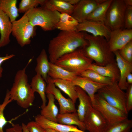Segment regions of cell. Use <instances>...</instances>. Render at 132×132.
Here are the masks:
<instances>
[{"label": "cell", "instance_id": "obj_1", "mask_svg": "<svg viewBox=\"0 0 132 132\" xmlns=\"http://www.w3.org/2000/svg\"><path fill=\"white\" fill-rule=\"evenodd\" d=\"M84 32L61 31L49 42L48 51L50 62L55 63L63 55L88 44Z\"/></svg>", "mask_w": 132, "mask_h": 132}, {"label": "cell", "instance_id": "obj_2", "mask_svg": "<svg viewBox=\"0 0 132 132\" xmlns=\"http://www.w3.org/2000/svg\"><path fill=\"white\" fill-rule=\"evenodd\" d=\"M85 37L88 44L83 49L86 55L95 61V64L103 66L115 61L114 55L104 37L95 36L86 33Z\"/></svg>", "mask_w": 132, "mask_h": 132}, {"label": "cell", "instance_id": "obj_3", "mask_svg": "<svg viewBox=\"0 0 132 132\" xmlns=\"http://www.w3.org/2000/svg\"><path fill=\"white\" fill-rule=\"evenodd\" d=\"M31 60H30L25 67L17 72L12 86L9 90L10 99L16 101L20 106L24 109L32 105L35 98L34 93L28 82L26 72L27 66Z\"/></svg>", "mask_w": 132, "mask_h": 132}, {"label": "cell", "instance_id": "obj_4", "mask_svg": "<svg viewBox=\"0 0 132 132\" xmlns=\"http://www.w3.org/2000/svg\"><path fill=\"white\" fill-rule=\"evenodd\" d=\"M92 61L86 55L83 48H79L63 55L54 64L79 76L89 69Z\"/></svg>", "mask_w": 132, "mask_h": 132}, {"label": "cell", "instance_id": "obj_5", "mask_svg": "<svg viewBox=\"0 0 132 132\" xmlns=\"http://www.w3.org/2000/svg\"><path fill=\"white\" fill-rule=\"evenodd\" d=\"M60 13L51 11L42 7H36L26 12L31 24L34 27L39 26L45 31L56 28Z\"/></svg>", "mask_w": 132, "mask_h": 132}, {"label": "cell", "instance_id": "obj_6", "mask_svg": "<svg viewBox=\"0 0 132 132\" xmlns=\"http://www.w3.org/2000/svg\"><path fill=\"white\" fill-rule=\"evenodd\" d=\"M97 92L109 104L128 115L126 93L120 88L118 82L115 81L111 84L106 85Z\"/></svg>", "mask_w": 132, "mask_h": 132}, {"label": "cell", "instance_id": "obj_7", "mask_svg": "<svg viewBox=\"0 0 132 132\" xmlns=\"http://www.w3.org/2000/svg\"><path fill=\"white\" fill-rule=\"evenodd\" d=\"M26 14L12 23V34L22 47L30 44L36 35V27L30 23Z\"/></svg>", "mask_w": 132, "mask_h": 132}, {"label": "cell", "instance_id": "obj_8", "mask_svg": "<svg viewBox=\"0 0 132 132\" xmlns=\"http://www.w3.org/2000/svg\"><path fill=\"white\" fill-rule=\"evenodd\" d=\"M92 106L101 114L107 124L120 122L128 118V115L111 105L98 94H95Z\"/></svg>", "mask_w": 132, "mask_h": 132}, {"label": "cell", "instance_id": "obj_9", "mask_svg": "<svg viewBox=\"0 0 132 132\" xmlns=\"http://www.w3.org/2000/svg\"><path fill=\"white\" fill-rule=\"evenodd\" d=\"M127 6L124 0H113L107 11L104 22L111 31L124 28Z\"/></svg>", "mask_w": 132, "mask_h": 132}, {"label": "cell", "instance_id": "obj_10", "mask_svg": "<svg viewBox=\"0 0 132 132\" xmlns=\"http://www.w3.org/2000/svg\"><path fill=\"white\" fill-rule=\"evenodd\" d=\"M47 83L46 93L53 95L57 100L59 106V113L76 112L75 103L70 98H66L62 95L60 90L56 87L52 79L48 76Z\"/></svg>", "mask_w": 132, "mask_h": 132}, {"label": "cell", "instance_id": "obj_11", "mask_svg": "<svg viewBox=\"0 0 132 132\" xmlns=\"http://www.w3.org/2000/svg\"><path fill=\"white\" fill-rule=\"evenodd\" d=\"M83 122L86 130L89 132H102L107 124L101 114L92 105L88 107Z\"/></svg>", "mask_w": 132, "mask_h": 132}, {"label": "cell", "instance_id": "obj_12", "mask_svg": "<svg viewBox=\"0 0 132 132\" xmlns=\"http://www.w3.org/2000/svg\"><path fill=\"white\" fill-rule=\"evenodd\" d=\"M111 31L104 23L87 20L79 23L76 30L77 32H88L95 36L103 37L107 41Z\"/></svg>", "mask_w": 132, "mask_h": 132}, {"label": "cell", "instance_id": "obj_13", "mask_svg": "<svg viewBox=\"0 0 132 132\" xmlns=\"http://www.w3.org/2000/svg\"><path fill=\"white\" fill-rule=\"evenodd\" d=\"M132 40V29H120L111 31L108 43L111 51H118Z\"/></svg>", "mask_w": 132, "mask_h": 132}, {"label": "cell", "instance_id": "obj_14", "mask_svg": "<svg viewBox=\"0 0 132 132\" xmlns=\"http://www.w3.org/2000/svg\"><path fill=\"white\" fill-rule=\"evenodd\" d=\"M105 0H80L75 7L71 15L80 23Z\"/></svg>", "mask_w": 132, "mask_h": 132}, {"label": "cell", "instance_id": "obj_15", "mask_svg": "<svg viewBox=\"0 0 132 132\" xmlns=\"http://www.w3.org/2000/svg\"><path fill=\"white\" fill-rule=\"evenodd\" d=\"M116 58V61L120 72V78L118 85L122 90H126L129 84L126 80L127 75L132 71V64L123 59L119 54L118 51L113 52Z\"/></svg>", "mask_w": 132, "mask_h": 132}, {"label": "cell", "instance_id": "obj_16", "mask_svg": "<svg viewBox=\"0 0 132 132\" xmlns=\"http://www.w3.org/2000/svg\"><path fill=\"white\" fill-rule=\"evenodd\" d=\"M35 120L37 123L45 129H52L60 132H86L78 129L77 126L63 124L51 121L40 114L35 116Z\"/></svg>", "mask_w": 132, "mask_h": 132}, {"label": "cell", "instance_id": "obj_17", "mask_svg": "<svg viewBox=\"0 0 132 132\" xmlns=\"http://www.w3.org/2000/svg\"><path fill=\"white\" fill-rule=\"evenodd\" d=\"M71 81L75 86L79 87L86 92L90 98L92 103L94 101L96 93L106 85L94 82L80 76H77Z\"/></svg>", "mask_w": 132, "mask_h": 132}, {"label": "cell", "instance_id": "obj_18", "mask_svg": "<svg viewBox=\"0 0 132 132\" xmlns=\"http://www.w3.org/2000/svg\"><path fill=\"white\" fill-rule=\"evenodd\" d=\"M12 23L7 15L0 9V48L8 45L10 42Z\"/></svg>", "mask_w": 132, "mask_h": 132}, {"label": "cell", "instance_id": "obj_19", "mask_svg": "<svg viewBox=\"0 0 132 132\" xmlns=\"http://www.w3.org/2000/svg\"><path fill=\"white\" fill-rule=\"evenodd\" d=\"M89 69L94 71L103 76L111 78L118 82L119 80L120 72L116 60L103 66H99L92 63Z\"/></svg>", "mask_w": 132, "mask_h": 132}, {"label": "cell", "instance_id": "obj_20", "mask_svg": "<svg viewBox=\"0 0 132 132\" xmlns=\"http://www.w3.org/2000/svg\"><path fill=\"white\" fill-rule=\"evenodd\" d=\"M41 6L51 11H57L60 13H65L71 15L75 5L71 4L64 0H45Z\"/></svg>", "mask_w": 132, "mask_h": 132}, {"label": "cell", "instance_id": "obj_21", "mask_svg": "<svg viewBox=\"0 0 132 132\" xmlns=\"http://www.w3.org/2000/svg\"><path fill=\"white\" fill-rule=\"evenodd\" d=\"M46 83L41 75L36 74L32 78L30 84L33 92H37L40 95L42 100V109L46 105Z\"/></svg>", "mask_w": 132, "mask_h": 132}, {"label": "cell", "instance_id": "obj_22", "mask_svg": "<svg viewBox=\"0 0 132 132\" xmlns=\"http://www.w3.org/2000/svg\"><path fill=\"white\" fill-rule=\"evenodd\" d=\"M76 88L79 101L77 112L79 120L83 122L88 107L92 105V102L90 98L85 91L78 86H76Z\"/></svg>", "mask_w": 132, "mask_h": 132}, {"label": "cell", "instance_id": "obj_23", "mask_svg": "<svg viewBox=\"0 0 132 132\" xmlns=\"http://www.w3.org/2000/svg\"><path fill=\"white\" fill-rule=\"evenodd\" d=\"M36 60L37 64L35 71L36 74L41 75L47 83L48 73L50 69V62L44 49L42 50Z\"/></svg>", "mask_w": 132, "mask_h": 132}, {"label": "cell", "instance_id": "obj_24", "mask_svg": "<svg viewBox=\"0 0 132 132\" xmlns=\"http://www.w3.org/2000/svg\"><path fill=\"white\" fill-rule=\"evenodd\" d=\"M50 69L48 76L52 79H60L72 81L78 76L54 63L50 62Z\"/></svg>", "mask_w": 132, "mask_h": 132}, {"label": "cell", "instance_id": "obj_25", "mask_svg": "<svg viewBox=\"0 0 132 132\" xmlns=\"http://www.w3.org/2000/svg\"><path fill=\"white\" fill-rule=\"evenodd\" d=\"M46 96L48 99V103L42 109L40 114L49 120L57 122V117L59 114V111L55 102V97L50 93L47 94Z\"/></svg>", "mask_w": 132, "mask_h": 132}, {"label": "cell", "instance_id": "obj_26", "mask_svg": "<svg viewBox=\"0 0 132 132\" xmlns=\"http://www.w3.org/2000/svg\"><path fill=\"white\" fill-rule=\"evenodd\" d=\"M79 23L71 15L65 13H60L59 20L56 28L62 31H76L77 27Z\"/></svg>", "mask_w": 132, "mask_h": 132}, {"label": "cell", "instance_id": "obj_27", "mask_svg": "<svg viewBox=\"0 0 132 132\" xmlns=\"http://www.w3.org/2000/svg\"><path fill=\"white\" fill-rule=\"evenodd\" d=\"M57 122L63 124L77 125L79 129L83 131L86 130L84 122L80 120L76 112L63 114L59 113L57 117Z\"/></svg>", "mask_w": 132, "mask_h": 132}, {"label": "cell", "instance_id": "obj_28", "mask_svg": "<svg viewBox=\"0 0 132 132\" xmlns=\"http://www.w3.org/2000/svg\"><path fill=\"white\" fill-rule=\"evenodd\" d=\"M113 0H105L89 15L86 20L104 23L108 9Z\"/></svg>", "mask_w": 132, "mask_h": 132}, {"label": "cell", "instance_id": "obj_29", "mask_svg": "<svg viewBox=\"0 0 132 132\" xmlns=\"http://www.w3.org/2000/svg\"><path fill=\"white\" fill-rule=\"evenodd\" d=\"M52 80L55 86L66 94L75 103L76 102L78 96L76 86L71 81L58 79Z\"/></svg>", "mask_w": 132, "mask_h": 132}, {"label": "cell", "instance_id": "obj_30", "mask_svg": "<svg viewBox=\"0 0 132 132\" xmlns=\"http://www.w3.org/2000/svg\"><path fill=\"white\" fill-rule=\"evenodd\" d=\"M16 0H0V9L8 17L12 23L19 15Z\"/></svg>", "mask_w": 132, "mask_h": 132}, {"label": "cell", "instance_id": "obj_31", "mask_svg": "<svg viewBox=\"0 0 132 132\" xmlns=\"http://www.w3.org/2000/svg\"><path fill=\"white\" fill-rule=\"evenodd\" d=\"M132 127V120L127 118L114 123L107 124L102 132H130Z\"/></svg>", "mask_w": 132, "mask_h": 132}, {"label": "cell", "instance_id": "obj_32", "mask_svg": "<svg viewBox=\"0 0 132 132\" xmlns=\"http://www.w3.org/2000/svg\"><path fill=\"white\" fill-rule=\"evenodd\" d=\"M79 76L95 82L106 85L111 84L115 81L111 78L103 76L90 69L84 71Z\"/></svg>", "mask_w": 132, "mask_h": 132}, {"label": "cell", "instance_id": "obj_33", "mask_svg": "<svg viewBox=\"0 0 132 132\" xmlns=\"http://www.w3.org/2000/svg\"><path fill=\"white\" fill-rule=\"evenodd\" d=\"M45 0H22L18 8L20 13H25L27 11L37 7L39 5H43Z\"/></svg>", "mask_w": 132, "mask_h": 132}, {"label": "cell", "instance_id": "obj_34", "mask_svg": "<svg viewBox=\"0 0 132 132\" xmlns=\"http://www.w3.org/2000/svg\"><path fill=\"white\" fill-rule=\"evenodd\" d=\"M12 101L10 98L9 90H7L4 100L0 104V132H5L3 128L8 122L4 116V110L7 106Z\"/></svg>", "mask_w": 132, "mask_h": 132}, {"label": "cell", "instance_id": "obj_35", "mask_svg": "<svg viewBox=\"0 0 132 132\" xmlns=\"http://www.w3.org/2000/svg\"><path fill=\"white\" fill-rule=\"evenodd\" d=\"M118 52L123 59L132 64V40L128 42Z\"/></svg>", "mask_w": 132, "mask_h": 132}, {"label": "cell", "instance_id": "obj_36", "mask_svg": "<svg viewBox=\"0 0 132 132\" xmlns=\"http://www.w3.org/2000/svg\"><path fill=\"white\" fill-rule=\"evenodd\" d=\"M124 28L132 29V6H128L126 8L124 16Z\"/></svg>", "mask_w": 132, "mask_h": 132}, {"label": "cell", "instance_id": "obj_37", "mask_svg": "<svg viewBox=\"0 0 132 132\" xmlns=\"http://www.w3.org/2000/svg\"><path fill=\"white\" fill-rule=\"evenodd\" d=\"M126 90V106L129 113L132 109V84H129Z\"/></svg>", "mask_w": 132, "mask_h": 132}, {"label": "cell", "instance_id": "obj_38", "mask_svg": "<svg viewBox=\"0 0 132 132\" xmlns=\"http://www.w3.org/2000/svg\"><path fill=\"white\" fill-rule=\"evenodd\" d=\"M26 126L30 132H47L45 129L41 127L35 121L29 122Z\"/></svg>", "mask_w": 132, "mask_h": 132}, {"label": "cell", "instance_id": "obj_39", "mask_svg": "<svg viewBox=\"0 0 132 132\" xmlns=\"http://www.w3.org/2000/svg\"><path fill=\"white\" fill-rule=\"evenodd\" d=\"M5 132H24L22 125L19 124H13L12 127L6 129Z\"/></svg>", "mask_w": 132, "mask_h": 132}, {"label": "cell", "instance_id": "obj_40", "mask_svg": "<svg viewBox=\"0 0 132 132\" xmlns=\"http://www.w3.org/2000/svg\"><path fill=\"white\" fill-rule=\"evenodd\" d=\"M15 56V55L12 54L10 55H6L5 56H0V79L2 76L3 71V68L1 66V65L4 61L11 58Z\"/></svg>", "mask_w": 132, "mask_h": 132}, {"label": "cell", "instance_id": "obj_41", "mask_svg": "<svg viewBox=\"0 0 132 132\" xmlns=\"http://www.w3.org/2000/svg\"><path fill=\"white\" fill-rule=\"evenodd\" d=\"M66 2L73 5L77 4L80 0H64Z\"/></svg>", "mask_w": 132, "mask_h": 132}, {"label": "cell", "instance_id": "obj_42", "mask_svg": "<svg viewBox=\"0 0 132 132\" xmlns=\"http://www.w3.org/2000/svg\"><path fill=\"white\" fill-rule=\"evenodd\" d=\"M126 80L129 85L132 84V74L131 73H129L127 76Z\"/></svg>", "mask_w": 132, "mask_h": 132}, {"label": "cell", "instance_id": "obj_43", "mask_svg": "<svg viewBox=\"0 0 132 132\" xmlns=\"http://www.w3.org/2000/svg\"><path fill=\"white\" fill-rule=\"evenodd\" d=\"M21 125L24 132H30L27 128L26 125L23 123H22Z\"/></svg>", "mask_w": 132, "mask_h": 132}, {"label": "cell", "instance_id": "obj_44", "mask_svg": "<svg viewBox=\"0 0 132 132\" xmlns=\"http://www.w3.org/2000/svg\"><path fill=\"white\" fill-rule=\"evenodd\" d=\"M124 1L127 6H132V0H124Z\"/></svg>", "mask_w": 132, "mask_h": 132}, {"label": "cell", "instance_id": "obj_45", "mask_svg": "<svg viewBox=\"0 0 132 132\" xmlns=\"http://www.w3.org/2000/svg\"><path fill=\"white\" fill-rule=\"evenodd\" d=\"M47 132H60L54 129H45Z\"/></svg>", "mask_w": 132, "mask_h": 132}, {"label": "cell", "instance_id": "obj_46", "mask_svg": "<svg viewBox=\"0 0 132 132\" xmlns=\"http://www.w3.org/2000/svg\"><path fill=\"white\" fill-rule=\"evenodd\" d=\"M130 132H132V131Z\"/></svg>", "mask_w": 132, "mask_h": 132}]
</instances>
